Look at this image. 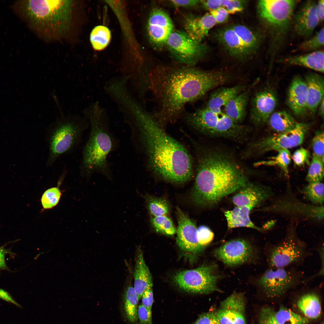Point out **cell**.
I'll return each instance as SVG.
<instances>
[{"label": "cell", "mask_w": 324, "mask_h": 324, "mask_svg": "<svg viewBox=\"0 0 324 324\" xmlns=\"http://www.w3.org/2000/svg\"><path fill=\"white\" fill-rule=\"evenodd\" d=\"M152 286L147 288L144 291L141 298L142 304L148 308L152 310L154 302Z\"/></svg>", "instance_id": "cell-51"}, {"label": "cell", "mask_w": 324, "mask_h": 324, "mask_svg": "<svg viewBox=\"0 0 324 324\" xmlns=\"http://www.w3.org/2000/svg\"><path fill=\"white\" fill-rule=\"evenodd\" d=\"M176 214L178 224L176 241L178 246L187 252L194 254L201 253L205 247L198 242L195 223L178 207L176 208Z\"/></svg>", "instance_id": "cell-15"}, {"label": "cell", "mask_w": 324, "mask_h": 324, "mask_svg": "<svg viewBox=\"0 0 324 324\" xmlns=\"http://www.w3.org/2000/svg\"><path fill=\"white\" fill-rule=\"evenodd\" d=\"M151 222L153 227L158 232L172 236L176 232L172 220L166 215L153 216L151 219Z\"/></svg>", "instance_id": "cell-39"}, {"label": "cell", "mask_w": 324, "mask_h": 324, "mask_svg": "<svg viewBox=\"0 0 324 324\" xmlns=\"http://www.w3.org/2000/svg\"><path fill=\"white\" fill-rule=\"evenodd\" d=\"M245 299L242 293L235 292L221 303L216 312L220 324H245Z\"/></svg>", "instance_id": "cell-17"}, {"label": "cell", "mask_w": 324, "mask_h": 324, "mask_svg": "<svg viewBox=\"0 0 324 324\" xmlns=\"http://www.w3.org/2000/svg\"><path fill=\"white\" fill-rule=\"evenodd\" d=\"M236 34L248 54L257 50L259 44L258 37L247 27L241 25L231 26Z\"/></svg>", "instance_id": "cell-33"}, {"label": "cell", "mask_w": 324, "mask_h": 324, "mask_svg": "<svg viewBox=\"0 0 324 324\" xmlns=\"http://www.w3.org/2000/svg\"><path fill=\"white\" fill-rule=\"evenodd\" d=\"M141 196L145 199L146 208L153 216L167 215L169 213V205L165 199L148 194Z\"/></svg>", "instance_id": "cell-37"}, {"label": "cell", "mask_w": 324, "mask_h": 324, "mask_svg": "<svg viewBox=\"0 0 324 324\" xmlns=\"http://www.w3.org/2000/svg\"><path fill=\"white\" fill-rule=\"evenodd\" d=\"M194 324H220L215 313L207 312L201 314Z\"/></svg>", "instance_id": "cell-49"}, {"label": "cell", "mask_w": 324, "mask_h": 324, "mask_svg": "<svg viewBox=\"0 0 324 324\" xmlns=\"http://www.w3.org/2000/svg\"><path fill=\"white\" fill-rule=\"evenodd\" d=\"M277 154L268 160L257 162L254 164V166H277L279 167L286 175L288 174V166L291 161V156L288 149H281L277 151Z\"/></svg>", "instance_id": "cell-34"}, {"label": "cell", "mask_w": 324, "mask_h": 324, "mask_svg": "<svg viewBox=\"0 0 324 324\" xmlns=\"http://www.w3.org/2000/svg\"><path fill=\"white\" fill-rule=\"evenodd\" d=\"M138 315L140 324H152V310L142 304L138 306Z\"/></svg>", "instance_id": "cell-48"}, {"label": "cell", "mask_w": 324, "mask_h": 324, "mask_svg": "<svg viewBox=\"0 0 324 324\" xmlns=\"http://www.w3.org/2000/svg\"><path fill=\"white\" fill-rule=\"evenodd\" d=\"M197 238L199 244L206 247L213 240L214 234L208 227L201 226L197 228Z\"/></svg>", "instance_id": "cell-44"}, {"label": "cell", "mask_w": 324, "mask_h": 324, "mask_svg": "<svg viewBox=\"0 0 324 324\" xmlns=\"http://www.w3.org/2000/svg\"><path fill=\"white\" fill-rule=\"evenodd\" d=\"M298 1L261 0L258 2L259 16L269 33L271 62L286 38Z\"/></svg>", "instance_id": "cell-7"}, {"label": "cell", "mask_w": 324, "mask_h": 324, "mask_svg": "<svg viewBox=\"0 0 324 324\" xmlns=\"http://www.w3.org/2000/svg\"><path fill=\"white\" fill-rule=\"evenodd\" d=\"M310 157L309 151L304 148H301L294 152L291 158L295 165L300 166L308 163Z\"/></svg>", "instance_id": "cell-46"}, {"label": "cell", "mask_w": 324, "mask_h": 324, "mask_svg": "<svg viewBox=\"0 0 324 324\" xmlns=\"http://www.w3.org/2000/svg\"><path fill=\"white\" fill-rule=\"evenodd\" d=\"M216 269L213 264L181 271L174 275L173 281L178 287L188 292L207 294L220 292L217 286L220 276L215 274Z\"/></svg>", "instance_id": "cell-11"}, {"label": "cell", "mask_w": 324, "mask_h": 324, "mask_svg": "<svg viewBox=\"0 0 324 324\" xmlns=\"http://www.w3.org/2000/svg\"><path fill=\"white\" fill-rule=\"evenodd\" d=\"M111 33L107 27L103 26L95 27L90 34V40L93 48L96 50L104 49L111 39Z\"/></svg>", "instance_id": "cell-36"}, {"label": "cell", "mask_w": 324, "mask_h": 324, "mask_svg": "<svg viewBox=\"0 0 324 324\" xmlns=\"http://www.w3.org/2000/svg\"><path fill=\"white\" fill-rule=\"evenodd\" d=\"M265 254L268 268H287L300 265L311 255L307 245L290 228L284 238L275 244H269Z\"/></svg>", "instance_id": "cell-9"}, {"label": "cell", "mask_w": 324, "mask_h": 324, "mask_svg": "<svg viewBox=\"0 0 324 324\" xmlns=\"http://www.w3.org/2000/svg\"><path fill=\"white\" fill-rule=\"evenodd\" d=\"M321 324H324L323 322H322Z\"/></svg>", "instance_id": "cell-58"}, {"label": "cell", "mask_w": 324, "mask_h": 324, "mask_svg": "<svg viewBox=\"0 0 324 324\" xmlns=\"http://www.w3.org/2000/svg\"><path fill=\"white\" fill-rule=\"evenodd\" d=\"M210 13L214 17L217 23L225 22L228 19L229 13L224 8L220 7L210 11Z\"/></svg>", "instance_id": "cell-50"}, {"label": "cell", "mask_w": 324, "mask_h": 324, "mask_svg": "<svg viewBox=\"0 0 324 324\" xmlns=\"http://www.w3.org/2000/svg\"><path fill=\"white\" fill-rule=\"evenodd\" d=\"M133 275L134 289L140 300L147 288L153 285L151 274L146 265L141 247H137L135 256Z\"/></svg>", "instance_id": "cell-22"}, {"label": "cell", "mask_w": 324, "mask_h": 324, "mask_svg": "<svg viewBox=\"0 0 324 324\" xmlns=\"http://www.w3.org/2000/svg\"><path fill=\"white\" fill-rule=\"evenodd\" d=\"M275 317L279 324H309L306 318L284 307L275 312Z\"/></svg>", "instance_id": "cell-38"}, {"label": "cell", "mask_w": 324, "mask_h": 324, "mask_svg": "<svg viewBox=\"0 0 324 324\" xmlns=\"http://www.w3.org/2000/svg\"><path fill=\"white\" fill-rule=\"evenodd\" d=\"M248 182L233 158L222 151L208 150L199 159L191 199L196 206H211Z\"/></svg>", "instance_id": "cell-3"}, {"label": "cell", "mask_w": 324, "mask_h": 324, "mask_svg": "<svg viewBox=\"0 0 324 324\" xmlns=\"http://www.w3.org/2000/svg\"><path fill=\"white\" fill-rule=\"evenodd\" d=\"M324 98L322 100L318 106V110L319 115L322 118H323L324 114Z\"/></svg>", "instance_id": "cell-57"}, {"label": "cell", "mask_w": 324, "mask_h": 324, "mask_svg": "<svg viewBox=\"0 0 324 324\" xmlns=\"http://www.w3.org/2000/svg\"><path fill=\"white\" fill-rule=\"evenodd\" d=\"M10 253H12L4 247H0V270H10L6 263L5 256L7 254Z\"/></svg>", "instance_id": "cell-55"}, {"label": "cell", "mask_w": 324, "mask_h": 324, "mask_svg": "<svg viewBox=\"0 0 324 324\" xmlns=\"http://www.w3.org/2000/svg\"><path fill=\"white\" fill-rule=\"evenodd\" d=\"M62 193L58 187L50 188L43 194L41 202L44 209H51L56 206L59 202Z\"/></svg>", "instance_id": "cell-42"}, {"label": "cell", "mask_w": 324, "mask_h": 324, "mask_svg": "<svg viewBox=\"0 0 324 324\" xmlns=\"http://www.w3.org/2000/svg\"><path fill=\"white\" fill-rule=\"evenodd\" d=\"M277 103L276 94L271 88H266L258 91L251 100L250 114V121L256 126L267 123L274 112Z\"/></svg>", "instance_id": "cell-16"}, {"label": "cell", "mask_w": 324, "mask_h": 324, "mask_svg": "<svg viewBox=\"0 0 324 324\" xmlns=\"http://www.w3.org/2000/svg\"><path fill=\"white\" fill-rule=\"evenodd\" d=\"M198 0H171V3L176 7H186L195 5L198 3Z\"/></svg>", "instance_id": "cell-54"}, {"label": "cell", "mask_w": 324, "mask_h": 324, "mask_svg": "<svg viewBox=\"0 0 324 324\" xmlns=\"http://www.w3.org/2000/svg\"><path fill=\"white\" fill-rule=\"evenodd\" d=\"M273 195L271 187L248 182L246 186L238 190L232 200L236 206H248L254 208Z\"/></svg>", "instance_id": "cell-19"}, {"label": "cell", "mask_w": 324, "mask_h": 324, "mask_svg": "<svg viewBox=\"0 0 324 324\" xmlns=\"http://www.w3.org/2000/svg\"><path fill=\"white\" fill-rule=\"evenodd\" d=\"M82 112L88 119L91 129L89 137L82 150L80 173L87 178L94 173H99L112 180V173L107 157L115 149V142L110 130L107 111L96 101Z\"/></svg>", "instance_id": "cell-4"}, {"label": "cell", "mask_w": 324, "mask_h": 324, "mask_svg": "<svg viewBox=\"0 0 324 324\" xmlns=\"http://www.w3.org/2000/svg\"><path fill=\"white\" fill-rule=\"evenodd\" d=\"M231 77L223 71L191 67L149 70L148 91L151 92L155 103L153 114L160 124L173 122L182 114L188 103L226 83Z\"/></svg>", "instance_id": "cell-1"}, {"label": "cell", "mask_w": 324, "mask_h": 324, "mask_svg": "<svg viewBox=\"0 0 324 324\" xmlns=\"http://www.w3.org/2000/svg\"><path fill=\"white\" fill-rule=\"evenodd\" d=\"M216 24L215 20L210 13L199 17H190L187 19L185 24L186 32L192 39L200 42Z\"/></svg>", "instance_id": "cell-25"}, {"label": "cell", "mask_w": 324, "mask_h": 324, "mask_svg": "<svg viewBox=\"0 0 324 324\" xmlns=\"http://www.w3.org/2000/svg\"><path fill=\"white\" fill-rule=\"evenodd\" d=\"M324 132L323 130L315 132L312 141L313 154L324 162Z\"/></svg>", "instance_id": "cell-43"}, {"label": "cell", "mask_w": 324, "mask_h": 324, "mask_svg": "<svg viewBox=\"0 0 324 324\" xmlns=\"http://www.w3.org/2000/svg\"><path fill=\"white\" fill-rule=\"evenodd\" d=\"M316 2L308 0L302 3L293 16L296 32L305 38L309 37L320 23L316 11Z\"/></svg>", "instance_id": "cell-18"}, {"label": "cell", "mask_w": 324, "mask_h": 324, "mask_svg": "<svg viewBox=\"0 0 324 324\" xmlns=\"http://www.w3.org/2000/svg\"><path fill=\"white\" fill-rule=\"evenodd\" d=\"M173 28L172 22L167 13L158 8L152 10L147 25L149 37L152 42L157 45L166 42L173 31Z\"/></svg>", "instance_id": "cell-20"}, {"label": "cell", "mask_w": 324, "mask_h": 324, "mask_svg": "<svg viewBox=\"0 0 324 324\" xmlns=\"http://www.w3.org/2000/svg\"><path fill=\"white\" fill-rule=\"evenodd\" d=\"M267 123L271 129L276 133H283L293 129L298 122L293 116L285 111L274 112Z\"/></svg>", "instance_id": "cell-31"}, {"label": "cell", "mask_w": 324, "mask_h": 324, "mask_svg": "<svg viewBox=\"0 0 324 324\" xmlns=\"http://www.w3.org/2000/svg\"><path fill=\"white\" fill-rule=\"evenodd\" d=\"M304 80L307 87L308 110L314 115L324 98V77L316 73H310L305 76Z\"/></svg>", "instance_id": "cell-24"}, {"label": "cell", "mask_w": 324, "mask_h": 324, "mask_svg": "<svg viewBox=\"0 0 324 324\" xmlns=\"http://www.w3.org/2000/svg\"><path fill=\"white\" fill-rule=\"evenodd\" d=\"M217 38L230 53L242 59L248 53L239 38L231 26L221 29L217 33Z\"/></svg>", "instance_id": "cell-28"}, {"label": "cell", "mask_w": 324, "mask_h": 324, "mask_svg": "<svg viewBox=\"0 0 324 324\" xmlns=\"http://www.w3.org/2000/svg\"><path fill=\"white\" fill-rule=\"evenodd\" d=\"M203 7L210 11L221 7V0H208L201 1Z\"/></svg>", "instance_id": "cell-52"}, {"label": "cell", "mask_w": 324, "mask_h": 324, "mask_svg": "<svg viewBox=\"0 0 324 324\" xmlns=\"http://www.w3.org/2000/svg\"><path fill=\"white\" fill-rule=\"evenodd\" d=\"M0 298L8 302L13 304L17 307L21 308V306L18 303L7 291L0 288Z\"/></svg>", "instance_id": "cell-53"}, {"label": "cell", "mask_w": 324, "mask_h": 324, "mask_svg": "<svg viewBox=\"0 0 324 324\" xmlns=\"http://www.w3.org/2000/svg\"><path fill=\"white\" fill-rule=\"evenodd\" d=\"M253 209L250 206H236L232 210L225 211L224 215L228 228L245 227L261 230V229L256 226L250 218V214Z\"/></svg>", "instance_id": "cell-29"}, {"label": "cell", "mask_w": 324, "mask_h": 324, "mask_svg": "<svg viewBox=\"0 0 324 324\" xmlns=\"http://www.w3.org/2000/svg\"><path fill=\"white\" fill-rule=\"evenodd\" d=\"M302 272L295 266L269 268L258 279L256 284L269 298L281 297L290 290L304 284Z\"/></svg>", "instance_id": "cell-10"}, {"label": "cell", "mask_w": 324, "mask_h": 324, "mask_svg": "<svg viewBox=\"0 0 324 324\" xmlns=\"http://www.w3.org/2000/svg\"><path fill=\"white\" fill-rule=\"evenodd\" d=\"M128 124L133 132H137L154 173L173 182L183 183L190 179L193 171L190 154L165 132L153 114L139 106L130 114Z\"/></svg>", "instance_id": "cell-2"}, {"label": "cell", "mask_w": 324, "mask_h": 324, "mask_svg": "<svg viewBox=\"0 0 324 324\" xmlns=\"http://www.w3.org/2000/svg\"><path fill=\"white\" fill-rule=\"evenodd\" d=\"M221 7L226 9L229 14H234L243 10V3L240 0H221Z\"/></svg>", "instance_id": "cell-47"}, {"label": "cell", "mask_w": 324, "mask_h": 324, "mask_svg": "<svg viewBox=\"0 0 324 324\" xmlns=\"http://www.w3.org/2000/svg\"><path fill=\"white\" fill-rule=\"evenodd\" d=\"M279 62L289 65H298L323 73V51L317 50L300 55L290 56L279 60Z\"/></svg>", "instance_id": "cell-26"}, {"label": "cell", "mask_w": 324, "mask_h": 324, "mask_svg": "<svg viewBox=\"0 0 324 324\" xmlns=\"http://www.w3.org/2000/svg\"><path fill=\"white\" fill-rule=\"evenodd\" d=\"M307 87L304 80L297 76L292 80L289 88L287 104L297 117L305 116L308 110Z\"/></svg>", "instance_id": "cell-21"}, {"label": "cell", "mask_w": 324, "mask_h": 324, "mask_svg": "<svg viewBox=\"0 0 324 324\" xmlns=\"http://www.w3.org/2000/svg\"><path fill=\"white\" fill-rule=\"evenodd\" d=\"M324 28L323 27L310 38L301 43L298 49L304 52H312L318 50L324 44Z\"/></svg>", "instance_id": "cell-41"}, {"label": "cell", "mask_w": 324, "mask_h": 324, "mask_svg": "<svg viewBox=\"0 0 324 324\" xmlns=\"http://www.w3.org/2000/svg\"><path fill=\"white\" fill-rule=\"evenodd\" d=\"M186 119L193 128L211 137L241 140L244 139L249 131L248 128L234 122L223 112L218 114L205 106L187 114Z\"/></svg>", "instance_id": "cell-8"}, {"label": "cell", "mask_w": 324, "mask_h": 324, "mask_svg": "<svg viewBox=\"0 0 324 324\" xmlns=\"http://www.w3.org/2000/svg\"><path fill=\"white\" fill-rule=\"evenodd\" d=\"M166 43L171 51L179 62L190 65L196 63L206 48L192 39L186 32L172 31Z\"/></svg>", "instance_id": "cell-13"}, {"label": "cell", "mask_w": 324, "mask_h": 324, "mask_svg": "<svg viewBox=\"0 0 324 324\" xmlns=\"http://www.w3.org/2000/svg\"><path fill=\"white\" fill-rule=\"evenodd\" d=\"M310 124L298 122L292 129L287 132L276 133L260 139L251 144L244 154V156H256L273 150L288 149L301 145Z\"/></svg>", "instance_id": "cell-12"}, {"label": "cell", "mask_w": 324, "mask_h": 324, "mask_svg": "<svg viewBox=\"0 0 324 324\" xmlns=\"http://www.w3.org/2000/svg\"><path fill=\"white\" fill-rule=\"evenodd\" d=\"M123 298L124 308L128 320L130 323H136L138 320L139 299L133 287L129 285L126 288Z\"/></svg>", "instance_id": "cell-32"}, {"label": "cell", "mask_w": 324, "mask_h": 324, "mask_svg": "<svg viewBox=\"0 0 324 324\" xmlns=\"http://www.w3.org/2000/svg\"><path fill=\"white\" fill-rule=\"evenodd\" d=\"M324 162L313 154L306 176L308 183L322 182L324 176Z\"/></svg>", "instance_id": "cell-40"}, {"label": "cell", "mask_w": 324, "mask_h": 324, "mask_svg": "<svg viewBox=\"0 0 324 324\" xmlns=\"http://www.w3.org/2000/svg\"><path fill=\"white\" fill-rule=\"evenodd\" d=\"M247 88L244 85L239 84L219 88L211 93L205 107L214 112L220 114L223 112L222 108Z\"/></svg>", "instance_id": "cell-23"}, {"label": "cell", "mask_w": 324, "mask_h": 324, "mask_svg": "<svg viewBox=\"0 0 324 324\" xmlns=\"http://www.w3.org/2000/svg\"><path fill=\"white\" fill-rule=\"evenodd\" d=\"M316 11L320 23L323 22L324 19V0H320L316 2Z\"/></svg>", "instance_id": "cell-56"}, {"label": "cell", "mask_w": 324, "mask_h": 324, "mask_svg": "<svg viewBox=\"0 0 324 324\" xmlns=\"http://www.w3.org/2000/svg\"><path fill=\"white\" fill-rule=\"evenodd\" d=\"M60 116L46 128L45 134L48 149L46 165L52 166L62 156L72 152L77 149L82 141L84 132L89 124L85 116L71 114L65 115L55 97Z\"/></svg>", "instance_id": "cell-6"}, {"label": "cell", "mask_w": 324, "mask_h": 324, "mask_svg": "<svg viewBox=\"0 0 324 324\" xmlns=\"http://www.w3.org/2000/svg\"><path fill=\"white\" fill-rule=\"evenodd\" d=\"M302 193L305 199L313 205L323 206L324 185L322 182L308 183L303 188Z\"/></svg>", "instance_id": "cell-35"}, {"label": "cell", "mask_w": 324, "mask_h": 324, "mask_svg": "<svg viewBox=\"0 0 324 324\" xmlns=\"http://www.w3.org/2000/svg\"><path fill=\"white\" fill-rule=\"evenodd\" d=\"M73 8L72 0H20L12 5L17 15L32 27L54 37L70 30Z\"/></svg>", "instance_id": "cell-5"}, {"label": "cell", "mask_w": 324, "mask_h": 324, "mask_svg": "<svg viewBox=\"0 0 324 324\" xmlns=\"http://www.w3.org/2000/svg\"><path fill=\"white\" fill-rule=\"evenodd\" d=\"M254 83L232 99L224 108L223 112L234 122L241 124L246 114L251 89Z\"/></svg>", "instance_id": "cell-27"}, {"label": "cell", "mask_w": 324, "mask_h": 324, "mask_svg": "<svg viewBox=\"0 0 324 324\" xmlns=\"http://www.w3.org/2000/svg\"><path fill=\"white\" fill-rule=\"evenodd\" d=\"M214 256L226 265L230 266L242 264L255 255V250L247 241L237 239L229 241L214 252Z\"/></svg>", "instance_id": "cell-14"}, {"label": "cell", "mask_w": 324, "mask_h": 324, "mask_svg": "<svg viewBox=\"0 0 324 324\" xmlns=\"http://www.w3.org/2000/svg\"><path fill=\"white\" fill-rule=\"evenodd\" d=\"M275 312L271 307H263L259 316V324H279L275 319Z\"/></svg>", "instance_id": "cell-45"}, {"label": "cell", "mask_w": 324, "mask_h": 324, "mask_svg": "<svg viewBox=\"0 0 324 324\" xmlns=\"http://www.w3.org/2000/svg\"><path fill=\"white\" fill-rule=\"evenodd\" d=\"M298 307L307 317L315 319L318 318L321 313V306L320 297L314 291L304 292L298 298Z\"/></svg>", "instance_id": "cell-30"}]
</instances>
